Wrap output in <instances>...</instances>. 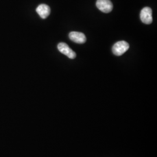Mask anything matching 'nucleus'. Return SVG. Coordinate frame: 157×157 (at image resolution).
I'll use <instances>...</instances> for the list:
<instances>
[{
    "mask_svg": "<svg viewBox=\"0 0 157 157\" xmlns=\"http://www.w3.org/2000/svg\"><path fill=\"white\" fill-rule=\"evenodd\" d=\"M96 6L104 13H109L113 10V4L110 0H97Z\"/></svg>",
    "mask_w": 157,
    "mask_h": 157,
    "instance_id": "f03ea898",
    "label": "nucleus"
},
{
    "mask_svg": "<svg viewBox=\"0 0 157 157\" xmlns=\"http://www.w3.org/2000/svg\"><path fill=\"white\" fill-rule=\"evenodd\" d=\"M129 44L125 41L116 43L112 47V52L117 56H121L129 50Z\"/></svg>",
    "mask_w": 157,
    "mask_h": 157,
    "instance_id": "f257e3e1",
    "label": "nucleus"
},
{
    "mask_svg": "<svg viewBox=\"0 0 157 157\" xmlns=\"http://www.w3.org/2000/svg\"><path fill=\"white\" fill-rule=\"evenodd\" d=\"M69 37L72 41L78 44H84L86 37L84 34L78 32H72L69 34Z\"/></svg>",
    "mask_w": 157,
    "mask_h": 157,
    "instance_id": "39448f33",
    "label": "nucleus"
},
{
    "mask_svg": "<svg viewBox=\"0 0 157 157\" xmlns=\"http://www.w3.org/2000/svg\"><path fill=\"white\" fill-rule=\"evenodd\" d=\"M37 13L43 19H45L50 14L51 9L50 6L46 4H40L36 8Z\"/></svg>",
    "mask_w": 157,
    "mask_h": 157,
    "instance_id": "423d86ee",
    "label": "nucleus"
},
{
    "mask_svg": "<svg viewBox=\"0 0 157 157\" xmlns=\"http://www.w3.org/2000/svg\"><path fill=\"white\" fill-rule=\"evenodd\" d=\"M58 49L63 54L67 56L70 59H74L76 56V54L67 44L65 43H60L58 45Z\"/></svg>",
    "mask_w": 157,
    "mask_h": 157,
    "instance_id": "7ed1b4c3",
    "label": "nucleus"
},
{
    "mask_svg": "<svg viewBox=\"0 0 157 157\" xmlns=\"http://www.w3.org/2000/svg\"><path fill=\"white\" fill-rule=\"evenodd\" d=\"M152 10L150 7H144L141 11L140 19L142 22L146 25H150L152 22Z\"/></svg>",
    "mask_w": 157,
    "mask_h": 157,
    "instance_id": "20e7f679",
    "label": "nucleus"
}]
</instances>
